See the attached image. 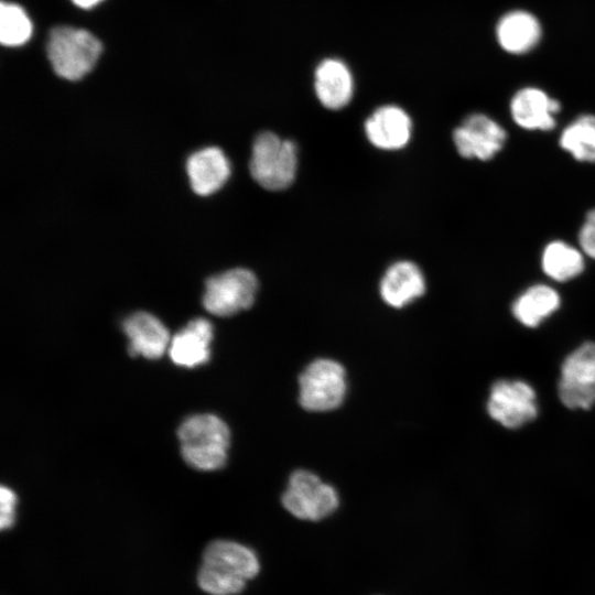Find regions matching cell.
<instances>
[{"instance_id":"1","label":"cell","mask_w":595,"mask_h":595,"mask_svg":"<svg viewBox=\"0 0 595 595\" xmlns=\"http://www.w3.org/2000/svg\"><path fill=\"white\" fill-rule=\"evenodd\" d=\"M177 436L184 461L199 470H215L227 459L230 433L226 423L215 414L201 413L185 419Z\"/></svg>"},{"instance_id":"2","label":"cell","mask_w":595,"mask_h":595,"mask_svg":"<svg viewBox=\"0 0 595 595\" xmlns=\"http://www.w3.org/2000/svg\"><path fill=\"white\" fill-rule=\"evenodd\" d=\"M102 46L84 29L60 25L51 30L46 44L48 61L54 72L65 79L77 80L95 66Z\"/></svg>"},{"instance_id":"3","label":"cell","mask_w":595,"mask_h":595,"mask_svg":"<svg viewBox=\"0 0 595 595\" xmlns=\"http://www.w3.org/2000/svg\"><path fill=\"white\" fill-rule=\"evenodd\" d=\"M249 169L252 178L266 190L289 187L298 169L295 143L270 131L259 133L252 144Z\"/></svg>"},{"instance_id":"4","label":"cell","mask_w":595,"mask_h":595,"mask_svg":"<svg viewBox=\"0 0 595 595\" xmlns=\"http://www.w3.org/2000/svg\"><path fill=\"white\" fill-rule=\"evenodd\" d=\"M300 404L307 411L333 410L346 393L344 367L335 360L321 358L312 361L300 375Z\"/></svg>"},{"instance_id":"5","label":"cell","mask_w":595,"mask_h":595,"mask_svg":"<svg viewBox=\"0 0 595 595\" xmlns=\"http://www.w3.org/2000/svg\"><path fill=\"white\" fill-rule=\"evenodd\" d=\"M338 502L336 490L305 469L292 473L282 495L283 507L302 520H321L334 512Z\"/></svg>"},{"instance_id":"6","label":"cell","mask_w":595,"mask_h":595,"mask_svg":"<svg viewBox=\"0 0 595 595\" xmlns=\"http://www.w3.org/2000/svg\"><path fill=\"white\" fill-rule=\"evenodd\" d=\"M257 290L258 281L250 270L230 269L206 281L203 304L213 315L231 316L253 304Z\"/></svg>"},{"instance_id":"7","label":"cell","mask_w":595,"mask_h":595,"mask_svg":"<svg viewBox=\"0 0 595 595\" xmlns=\"http://www.w3.org/2000/svg\"><path fill=\"white\" fill-rule=\"evenodd\" d=\"M559 397L570 409L595 403V344L585 343L570 354L561 368Z\"/></svg>"},{"instance_id":"8","label":"cell","mask_w":595,"mask_h":595,"mask_svg":"<svg viewBox=\"0 0 595 595\" xmlns=\"http://www.w3.org/2000/svg\"><path fill=\"white\" fill-rule=\"evenodd\" d=\"M489 415L508 429H517L537 416L534 390L524 381L499 380L490 390Z\"/></svg>"},{"instance_id":"9","label":"cell","mask_w":595,"mask_h":595,"mask_svg":"<svg viewBox=\"0 0 595 595\" xmlns=\"http://www.w3.org/2000/svg\"><path fill=\"white\" fill-rule=\"evenodd\" d=\"M507 131L485 113H472L453 131V142L465 159L487 161L500 152Z\"/></svg>"},{"instance_id":"10","label":"cell","mask_w":595,"mask_h":595,"mask_svg":"<svg viewBox=\"0 0 595 595\" xmlns=\"http://www.w3.org/2000/svg\"><path fill=\"white\" fill-rule=\"evenodd\" d=\"M202 565L241 582L253 578L260 570L259 560L250 548L229 540H215L204 550Z\"/></svg>"},{"instance_id":"11","label":"cell","mask_w":595,"mask_h":595,"mask_svg":"<svg viewBox=\"0 0 595 595\" xmlns=\"http://www.w3.org/2000/svg\"><path fill=\"white\" fill-rule=\"evenodd\" d=\"M561 109L560 102L537 87L519 89L511 98L510 113L517 126L524 130H552L555 115Z\"/></svg>"},{"instance_id":"12","label":"cell","mask_w":595,"mask_h":595,"mask_svg":"<svg viewBox=\"0 0 595 595\" xmlns=\"http://www.w3.org/2000/svg\"><path fill=\"white\" fill-rule=\"evenodd\" d=\"M412 122L400 107H379L365 122V133L369 142L382 150H398L410 140Z\"/></svg>"},{"instance_id":"13","label":"cell","mask_w":595,"mask_h":595,"mask_svg":"<svg viewBox=\"0 0 595 595\" xmlns=\"http://www.w3.org/2000/svg\"><path fill=\"white\" fill-rule=\"evenodd\" d=\"M123 332L129 339V353L148 359L160 358L170 346V334L165 325L154 315L137 312L128 316Z\"/></svg>"},{"instance_id":"14","label":"cell","mask_w":595,"mask_h":595,"mask_svg":"<svg viewBox=\"0 0 595 595\" xmlns=\"http://www.w3.org/2000/svg\"><path fill=\"white\" fill-rule=\"evenodd\" d=\"M213 325L206 318H195L177 332L170 342L172 361L181 367L193 368L208 361Z\"/></svg>"},{"instance_id":"15","label":"cell","mask_w":595,"mask_h":595,"mask_svg":"<svg viewBox=\"0 0 595 595\" xmlns=\"http://www.w3.org/2000/svg\"><path fill=\"white\" fill-rule=\"evenodd\" d=\"M193 191L209 195L218 191L230 175V164L221 149L208 147L194 152L186 162Z\"/></svg>"},{"instance_id":"16","label":"cell","mask_w":595,"mask_h":595,"mask_svg":"<svg viewBox=\"0 0 595 595\" xmlns=\"http://www.w3.org/2000/svg\"><path fill=\"white\" fill-rule=\"evenodd\" d=\"M379 291L388 305L399 309L424 293L425 279L415 263L405 260L398 261L385 272Z\"/></svg>"},{"instance_id":"17","label":"cell","mask_w":595,"mask_h":595,"mask_svg":"<svg viewBox=\"0 0 595 595\" xmlns=\"http://www.w3.org/2000/svg\"><path fill=\"white\" fill-rule=\"evenodd\" d=\"M314 88L321 104L328 109L345 107L354 93L349 68L339 60L327 58L315 71Z\"/></svg>"},{"instance_id":"18","label":"cell","mask_w":595,"mask_h":595,"mask_svg":"<svg viewBox=\"0 0 595 595\" xmlns=\"http://www.w3.org/2000/svg\"><path fill=\"white\" fill-rule=\"evenodd\" d=\"M541 34L539 20L523 10L509 11L499 19L496 25L499 45L511 54L530 52L539 43Z\"/></svg>"},{"instance_id":"19","label":"cell","mask_w":595,"mask_h":595,"mask_svg":"<svg viewBox=\"0 0 595 595\" xmlns=\"http://www.w3.org/2000/svg\"><path fill=\"white\" fill-rule=\"evenodd\" d=\"M561 304L560 294L548 284H533L526 289L512 303L516 320L528 327H536L552 315Z\"/></svg>"},{"instance_id":"20","label":"cell","mask_w":595,"mask_h":595,"mask_svg":"<svg viewBox=\"0 0 595 595\" xmlns=\"http://www.w3.org/2000/svg\"><path fill=\"white\" fill-rule=\"evenodd\" d=\"M584 253L562 240L549 242L541 253V268L553 281L566 282L578 277L585 267Z\"/></svg>"},{"instance_id":"21","label":"cell","mask_w":595,"mask_h":595,"mask_svg":"<svg viewBox=\"0 0 595 595\" xmlns=\"http://www.w3.org/2000/svg\"><path fill=\"white\" fill-rule=\"evenodd\" d=\"M560 147L580 162L595 163V116L585 113L561 132Z\"/></svg>"},{"instance_id":"22","label":"cell","mask_w":595,"mask_h":595,"mask_svg":"<svg viewBox=\"0 0 595 595\" xmlns=\"http://www.w3.org/2000/svg\"><path fill=\"white\" fill-rule=\"evenodd\" d=\"M32 34V23L25 11L18 4L1 2L0 41L7 46L24 44Z\"/></svg>"},{"instance_id":"23","label":"cell","mask_w":595,"mask_h":595,"mask_svg":"<svg viewBox=\"0 0 595 595\" xmlns=\"http://www.w3.org/2000/svg\"><path fill=\"white\" fill-rule=\"evenodd\" d=\"M578 245L585 256L595 260V208L586 214L578 232Z\"/></svg>"},{"instance_id":"24","label":"cell","mask_w":595,"mask_h":595,"mask_svg":"<svg viewBox=\"0 0 595 595\" xmlns=\"http://www.w3.org/2000/svg\"><path fill=\"white\" fill-rule=\"evenodd\" d=\"M17 496L6 486L0 490V527L2 530L11 528L15 519Z\"/></svg>"},{"instance_id":"25","label":"cell","mask_w":595,"mask_h":595,"mask_svg":"<svg viewBox=\"0 0 595 595\" xmlns=\"http://www.w3.org/2000/svg\"><path fill=\"white\" fill-rule=\"evenodd\" d=\"M77 7L83 9H90L98 3H100L102 0H72Z\"/></svg>"}]
</instances>
